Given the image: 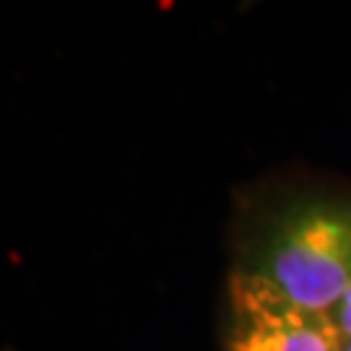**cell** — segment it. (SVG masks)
<instances>
[{"label":"cell","mask_w":351,"mask_h":351,"mask_svg":"<svg viewBox=\"0 0 351 351\" xmlns=\"http://www.w3.org/2000/svg\"><path fill=\"white\" fill-rule=\"evenodd\" d=\"M346 336L330 310H313L276 289L229 271L224 291V351H343Z\"/></svg>","instance_id":"2"},{"label":"cell","mask_w":351,"mask_h":351,"mask_svg":"<svg viewBox=\"0 0 351 351\" xmlns=\"http://www.w3.org/2000/svg\"><path fill=\"white\" fill-rule=\"evenodd\" d=\"M229 271L333 313L351 289V190L300 185L261 198L239 221Z\"/></svg>","instance_id":"1"},{"label":"cell","mask_w":351,"mask_h":351,"mask_svg":"<svg viewBox=\"0 0 351 351\" xmlns=\"http://www.w3.org/2000/svg\"><path fill=\"white\" fill-rule=\"evenodd\" d=\"M343 351H351V341H346V346H343Z\"/></svg>","instance_id":"4"},{"label":"cell","mask_w":351,"mask_h":351,"mask_svg":"<svg viewBox=\"0 0 351 351\" xmlns=\"http://www.w3.org/2000/svg\"><path fill=\"white\" fill-rule=\"evenodd\" d=\"M333 315H336V323L343 330L346 341H351V289L346 291V297L339 302V307L333 310Z\"/></svg>","instance_id":"3"}]
</instances>
